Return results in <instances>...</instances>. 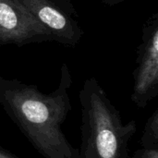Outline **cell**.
<instances>
[{
	"label": "cell",
	"mask_w": 158,
	"mask_h": 158,
	"mask_svg": "<svg viewBox=\"0 0 158 158\" xmlns=\"http://www.w3.org/2000/svg\"><path fill=\"white\" fill-rule=\"evenodd\" d=\"M71 84L66 63L61 67L56 89L50 94L42 93L34 84L0 77L2 108L44 158H79V150L61 128L72 108L69 94Z\"/></svg>",
	"instance_id": "obj_1"
},
{
	"label": "cell",
	"mask_w": 158,
	"mask_h": 158,
	"mask_svg": "<svg viewBox=\"0 0 158 158\" xmlns=\"http://www.w3.org/2000/svg\"><path fill=\"white\" fill-rule=\"evenodd\" d=\"M81 111V143L79 158H129V144L137 122L123 123L95 78L87 79L79 94Z\"/></svg>",
	"instance_id": "obj_2"
},
{
	"label": "cell",
	"mask_w": 158,
	"mask_h": 158,
	"mask_svg": "<svg viewBox=\"0 0 158 158\" xmlns=\"http://www.w3.org/2000/svg\"><path fill=\"white\" fill-rule=\"evenodd\" d=\"M158 96V13L148 18L142 30V41L137 48L133 71L131 101L145 108Z\"/></svg>",
	"instance_id": "obj_3"
},
{
	"label": "cell",
	"mask_w": 158,
	"mask_h": 158,
	"mask_svg": "<svg viewBox=\"0 0 158 158\" xmlns=\"http://www.w3.org/2000/svg\"><path fill=\"white\" fill-rule=\"evenodd\" d=\"M50 41V31L19 0H0V48Z\"/></svg>",
	"instance_id": "obj_4"
},
{
	"label": "cell",
	"mask_w": 158,
	"mask_h": 158,
	"mask_svg": "<svg viewBox=\"0 0 158 158\" xmlns=\"http://www.w3.org/2000/svg\"><path fill=\"white\" fill-rule=\"evenodd\" d=\"M52 34L53 41L74 47L81 40L83 31L74 16L53 0H19Z\"/></svg>",
	"instance_id": "obj_5"
},
{
	"label": "cell",
	"mask_w": 158,
	"mask_h": 158,
	"mask_svg": "<svg viewBox=\"0 0 158 158\" xmlns=\"http://www.w3.org/2000/svg\"><path fill=\"white\" fill-rule=\"evenodd\" d=\"M143 148H158V108L148 118L142 136Z\"/></svg>",
	"instance_id": "obj_6"
},
{
	"label": "cell",
	"mask_w": 158,
	"mask_h": 158,
	"mask_svg": "<svg viewBox=\"0 0 158 158\" xmlns=\"http://www.w3.org/2000/svg\"><path fill=\"white\" fill-rule=\"evenodd\" d=\"M131 158H158V148H142L134 152Z\"/></svg>",
	"instance_id": "obj_7"
},
{
	"label": "cell",
	"mask_w": 158,
	"mask_h": 158,
	"mask_svg": "<svg viewBox=\"0 0 158 158\" xmlns=\"http://www.w3.org/2000/svg\"><path fill=\"white\" fill-rule=\"evenodd\" d=\"M55 1L56 3H57L61 7H63L66 11H68L70 15L76 17L78 15L77 13V10L75 9L71 0H53Z\"/></svg>",
	"instance_id": "obj_8"
},
{
	"label": "cell",
	"mask_w": 158,
	"mask_h": 158,
	"mask_svg": "<svg viewBox=\"0 0 158 158\" xmlns=\"http://www.w3.org/2000/svg\"><path fill=\"white\" fill-rule=\"evenodd\" d=\"M0 158H19L10 151L0 146Z\"/></svg>",
	"instance_id": "obj_9"
},
{
	"label": "cell",
	"mask_w": 158,
	"mask_h": 158,
	"mask_svg": "<svg viewBox=\"0 0 158 158\" xmlns=\"http://www.w3.org/2000/svg\"><path fill=\"white\" fill-rule=\"evenodd\" d=\"M98 1H100L102 3H104L105 5H107L109 6H117V5L123 3L126 0H98Z\"/></svg>",
	"instance_id": "obj_10"
}]
</instances>
